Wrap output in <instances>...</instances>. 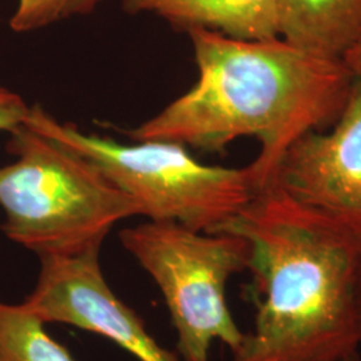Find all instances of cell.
<instances>
[{"mask_svg":"<svg viewBox=\"0 0 361 361\" xmlns=\"http://www.w3.org/2000/svg\"><path fill=\"white\" fill-rule=\"evenodd\" d=\"M217 233L247 241L261 295L255 328L232 361H340L359 352L361 235L273 182Z\"/></svg>","mask_w":361,"mask_h":361,"instance_id":"2","label":"cell"},{"mask_svg":"<svg viewBox=\"0 0 361 361\" xmlns=\"http://www.w3.org/2000/svg\"><path fill=\"white\" fill-rule=\"evenodd\" d=\"M279 35L302 51L343 61L361 42V0H279Z\"/></svg>","mask_w":361,"mask_h":361,"instance_id":"9","label":"cell"},{"mask_svg":"<svg viewBox=\"0 0 361 361\" xmlns=\"http://www.w3.org/2000/svg\"><path fill=\"white\" fill-rule=\"evenodd\" d=\"M271 182L361 235L360 79L355 78L332 130H313L300 137L286 150Z\"/></svg>","mask_w":361,"mask_h":361,"instance_id":"7","label":"cell"},{"mask_svg":"<svg viewBox=\"0 0 361 361\" xmlns=\"http://www.w3.org/2000/svg\"><path fill=\"white\" fill-rule=\"evenodd\" d=\"M0 361H75L22 305L0 301Z\"/></svg>","mask_w":361,"mask_h":361,"instance_id":"10","label":"cell"},{"mask_svg":"<svg viewBox=\"0 0 361 361\" xmlns=\"http://www.w3.org/2000/svg\"><path fill=\"white\" fill-rule=\"evenodd\" d=\"M30 107L13 91L0 86V131L11 133L26 122Z\"/></svg>","mask_w":361,"mask_h":361,"instance_id":"12","label":"cell"},{"mask_svg":"<svg viewBox=\"0 0 361 361\" xmlns=\"http://www.w3.org/2000/svg\"><path fill=\"white\" fill-rule=\"evenodd\" d=\"M104 0H19L11 19V28L27 32L50 26L66 18L87 15Z\"/></svg>","mask_w":361,"mask_h":361,"instance_id":"11","label":"cell"},{"mask_svg":"<svg viewBox=\"0 0 361 361\" xmlns=\"http://www.w3.org/2000/svg\"><path fill=\"white\" fill-rule=\"evenodd\" d=\"M119 238L165 297L183 361H210L214 341L232 353L240 349L246 334L228 307L226 284L247 269L250 247L244 237L149 221L122 231Z\"/></svg>","mask_w":361,"mask_h":361,"instance_id":"5","label":"cell"},{"mask_svg":"<svg viewBox=\"0 0 361 361\" xmlns=\"http://www.w3.org/2000/svg\"><path fill=\"white\" fill-rule=\"evenodd\" d=\"M340 361H361V357L359 352H356V353H353V355H350L348 357H345V359Z\"/></svg>","mask_w":361,"mask_h":361,"instance_id":"15","label":"cell"},{"mask_svg":"<svg viewBox=\"0 0 361 361\" xmlns=\"http://www.w3.org/2000/svg\"><path fill=\"white\" fill-rule=\"evenodd\" d=\"M16 161L0 166L1 231L43 256H74L102 246L119 221L140 205L87 158L31 129L10 133Z\"/></svg>","mask_w":361,"mask_h":361,"instance_id":"3","label":"cell"},{"mask_svg":"<svg viewBox=\"0 0 361 361\" xmlns=\"http://www.w3.org/2000/svg\"><path fill=\"white\" fill-rule=\"evenodd\" d=\"M343 62L348 67L353 77L361 80V42H359L352 50L347 52Z\"/></svg>","mask_w":361,"mask_h":361,"instance_id":"13","label":"cell"},{"mask_svg":"<svg viewBox=\"0 0 361 361\" xmlns=\"http://www.w3.org/2000/svg\"><path fill=\"white\" fill-rule=\"evenodd\" d=\"M188 34L197 83L128 135L135 142L207 150L255 137L261 149L249 166L257 190L300 137L335 122L355 80L343 61L302 51L284 39L241 40L205 28Z\"/></svg>","mask_w":361,"mask_h":361,"instance_id":"1","label":"cell"},{"mask_svg":"<svg viewBox=\"0 0 361 361\" xmlns=\"http://www.w3.org/2000/svg\"><path fill=\"white\" fill-rule=\"evenodd\" d=\"M99 250L95 246L74 256L39 257L38 283L20 305L44 324H68L107 337L140 361H180L110 289Z\"/></svg>","mask_w":361,"mask_h":361,"instance_id":"6","label":"cell"},{"mask_svg":"<svg viewBox=\"0 0 361 361\" xmlns=\"http://www.w3.org/2000/svg\"><path fill=\"white\" fill-rule=\"evenodd\" d=\"M355 307H356V325H357V335L361 347V264L356 281V292H355Z\"/></svg>","mask_w":361,"mask_h":361,"instance_id":"14","label":"cell"},{"mask_svg":"<svg viewBox=\"0 0 361 361\" xmlns=\"http://www.w3.org/2000/svg\"><path fill=\"white\" fill-rule=\"evenodd\" d=\"M27 126L87 158L141 207L150 221H170L202 233H217L256 194L252 169L198 162L180 143L123 145L62 123L42 106L30 107Z\"/></svg>","mask_w":361,"mask_h":361,"instance_id":"4","label":"cell"},{"mask_svg":"<svg viewBox=\"0 0 361 361\" xmlns=\"http://www.w3.org/2000/svg\"><path fill=\"white\" fill-rule=\"evenodd\" d=\"M130 13H152L182 30L205 28L229 38L279 35V0H123Z\"/></svg>","mask_w":361,"mask_h":361,"instance_id":"8","label":"cell"}]
</instances>
